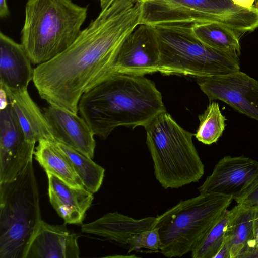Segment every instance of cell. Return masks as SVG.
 Wrapping results in <instances>:
<instances>
[{
	"label": "cell",
	"instance_id": "1",
	"mask_svg": "<svg viewBox=\"0 0 258 258\" xmlns=\"http://www.w3.org/2000/svg\"><path fill=\"white\" fill-rule=\"evenodd\" d=\"M140 1L118 14L101 10L70 46L34 68L40 97L77 114L82 95L112 75L119 49L140 24Z\"/></svg>",
	"mask_w": 258,
	"mask_h": 258
},
{
	"label": "cell",
	"instance_id": "2",
	"mask_svg": "<svg viewBox=\"0 0 258 258\" xmlns=\"http://www.w3.org/2000/svg\"><path fill=\"white\" fill-rule=\"evenodd\" d=\"M78 110L94 135L106 139L119 126L145 127L166 108L153 81L114 74L82 95Z\"/></svg>",
	"mask_w": 258,
	"mask_h": 258
},
{
	"label": "cell",
	"instance_id": "3",
	"mask_svg": "<svg viewBox=\"0 0 258 258\" xmlns=\"http://www.w3.org/2000/svg\"><path fill=\"white\" fill-rule=\"evenodd\" d=\"M87 15V8L72 0H28L21 41L32 63L48 61L70 46Z\"/></svg>",
	"mask_w": 258,
	"mask_h": 258
},
{
	"label": "cell",
	"instance_id": "4",
	"mask_svg": "<svg viewBox=\"0 0 258 258\" xmlns=\"http://www.w3.org/2000/svg\"><path fill=\"white\" fill-rule=\"evenodd\" d=\"M154 175L164 189L198 182L204 165L194 144V134L181 127L166 110L144 127Z\"/></svg>",
	"mask_w": 258,
	"mask_h": 258
},
{
	"label": "cell",
	"instance_id": "5",
	"mask_svg": "<svg viewBox=\"0 0 258 258\" xmlns=\"http://www.w3.org/2000/svg\"><path fill=\"white\" fill-rule=\"evenodd\" d=\"M159 42L158 72L197 79L240 71L239 55L211 48L200 41L189 25L154 26Z\"/></svg>",
	"mask_w": 258,
	"mask_h": 258
},
{
	"label": "cell",
	"instance_id": "6",
	"mask_svg": "<svg viewBox=\"0 0 258 258\" xmlns=\"http://www.w3.org/2000/svg\"><path fill=\"white\" fill-rule=\"evenodd\" d=\"M232 196L200 194L179 201L157 217L161 245L165 256L181 257L191 252L194 245L204 238L227 210Z\"/></svg>",
	"mask_w": 258,
	"mask_h": 258
},
{
	"label": "cell",
	"instance_id": "7",
	"mask_svg": "<svg viewBox=\"0 0 258 258\" xmlns=\"http://www.w3.org/2000/svg\"><path fill=\"white\" fill-rule=\"evenodd\" d=\"M140 24H195L213 23L240 37L258 28V8H245L231 0H140Z\"/></svg>",
	"mask_w": 258,
	"mask_h": 258
},
{
	"label": "cell",
	"instance_id": "8",
	"mask_svg": "<svg viewBox=\"0 0 258 258\" xmlns=\"http://www.w3.org/2000/svg\"><path fill=\"white\" fill-rule=\"evenodd\" d=\"M41 219L32 161L14 179L0 183V258H22Z\"/></svg>",
	"mask_w": 258,
	"mask_h": 258
},
{
	"label": "cell",
	"instance_id": "9",
	"mask_svg": "<svg viewBox=\"0 0 258 258\" xmlns=\"http://www.w3.org/2000/svg\"><path fill=\"white\" fill-rule=\"evenodd\" d=\"M0 98V183H3L14 179L32 161L35 144L26 139L2 87Z\"/></svg>",
	"mask_w": 258,
	"mask_h": 258
},
{
	"label": "cell",
	"instance_id": "10",
	"mask_svg": "<svg viewBox=\"0 0 258 258\" xmlns=\"http://www.w3.org/2000/svg\"><path fill=\"white\" fill-rule=\"evenodd\" d=\"M210 101L221 100L238 112L258 120V81L238 71L197 79Z\"/></svg>",
	"mask_w": 258,
	"mask_h": 258
},
{
	"label": "cell",
	"instance_id": "11",
	"mask_svg": "<svg viewBox=\"0 0 258 258\" xmlns=\"http://www.w3.org/2000/svg\"><path fill=\"white\" fill-rule=\"evenodd\" d=\"M159 60V45L155 27L141 24L120 47L112 74L145 76L158 72Z\"/></svg>",
	"mask_w": 258,
	"mask_h": 258
},
{
	"label": "cell",
	"instance_id": "12",
	"mask_svg": "<svg viewBox=\"0 0 258 258\" xmlns=\"http://www.w3.org/2000/svg\"><path fill=\"white\" fill-rule=\"evenodd\" d=\"M258 179V161L244 156H226L215 166L201 186L200 194L240 197Z\"/></svg>",
	"mask_w": 258,
	"mask_h": 258
},
{
	"label": "cell",
	"instance_id": "13",
	"mask_svg": "<svg viewBox=\"0 0 258 258\" xmlns=\"http://www.w3.org/2000/svg\"><path fill=\"white\" fill-rule=\"evenodd\" d=\"M54 141L61 142L92 159L96 142L94 133L84 119L53 104L43 108Z\"/></svg>",
	"mask_w": 258,
	"mask_h": 258
},
{
	"label": "cell",
	"instance_id": "14",
	"mask_svg": "<svg viewBox=\"0 0 258 258\" xmlns=\"http://www.w3.org/2000/svg\"><path fill=\"white\" fill-rule=\"evenodd\" d=\"M65 223L51 225L41 220L22 258H78L79 236Z\"/></svg>",
	"mask_w": 258,
	"mask_h": 258
},
{
	"label": "cell",
	"instance_id": "15",
	"mask_svg": "<svg viewBox=\"0 0 258 258\" xmlns=\"http://www.w3.org/2000/svg\"><path fill=\"white\" fill-rule=\"evenodd\" d=\"M22 44L0 32V84L11 91L27 90L34 69Z\"/></svg>",
	"mask_w": 258,
	"mask_h": 258
},
{
	"label": "cell",
	"instance_id": "16",
	"mask_svg": "<svg viewBox=\"0 0 258 258\" xmlns=\"http://www.w3.org/2000/svg\"><path fill=\"white\" fill-rule=\"evenodd\" d=\"M50 202L65 224H82L94 197L84 188L71 187L57 177L46 173Z\"/></svg>",
	"mask_w": 258,
	"mask_h": 258
},
{
	"label": "cell",
	"instance_id": "17",
	"mask_svg": "<svg viewBox=\"0 0 258 258\" xmlns=\"http://www.w3.org/2000/svg\"><path fill=\"white\" fill-rule=\"evenodd\" d=\"M157 217L140 219L119 213H108L92 222L83 224L81 231L94 234L127 245L128 238L133 235L155 228Z\"/></svg>",
	"mask_w": 258,
	"mask_h": 258
},
{
	"label": "cell",
	"instance_id": "18",
	"mask_svg": "<svg viewBox=\"0 0 258 258\" xmlns=\"http://www.w3.org/2000/svg\"><path fill=\"white\" fill-rule=\"evenodd\" d=\"M1 87L6 92L26 139L34 144L42 139L54 141L43 111L31 98L27 89L11 91L2 85Z\"/></svg>",
	"mask_w": 258,
	"mask_h": 258
},
{
	"label": "cell",
	"instance_id": "19",
	"mask_svg": "<svg viewBox=\"0 0 258 258\" xmlns=\"http://www.w3.org/2000/svg\"><path fill=\"white\" fill-rule=\"evenodd\" d=\"M34 156L46 173H51L71 187L84 188L69 159L54 141L40 140L34 150Z\"/></svg>",
	"mask_w": 258,
	"mask_h": 258
},
{
	"label": "cell",
	"instance_id": "20",
	"mask_svg": "<svg viewBox=\"0 0 258 258\" xmlns=\"http://www.w3.org/2000/svg\"><path fill=\"white\" fill-rule=\"evenodd\" d=\"M232 208L225 234L230 240V258H241L254 245L253 207L237 204Z\"/></svg>",
	"mask_w": 258,
	"mask_h": 258
},
{
	"label": "cell",
	"instance_id": "21",
	"mask_svg": "<svg viewBox=\"0 0 258 258\" xmlns=\"http://www.w3.org/2000/svg\"><path fill=\"white\" fill-rule=\"evenodd\" d=\"M54 142L69 159L84 187L93 194L98 191L103 182L105 169L78 151L61 142Z\"/></svg>",
	"mask_w": 258,
	"mask_h": 258
},
{
	"label": "cell",
	"instance_id": "22",
	"mask_svg": "<svg viewBox=\"0 0 258 258\" xmlns=\"http://www.w3.org/2000/svg\"><path fill=\"white\" fill-rule=\"evenodd\" d=\"M192 28L195 36L205 45L221 51H235L240 55L241 37L232 30L213 23L195 24Z\"/></svg>",
	"mask_w": 258,
	"mask_h": 258
},
{
	"label": "cell",
	"instance_id": "23",
	"mask_svg": "<svg viewBox=\"0 0 258 258\" xmlns=\"http://www.w3.org/2000/svg\"><path fill=\"white\" fill-rule=\"evenodd\" d=\"M198 118L200 123L194 134L197 139L206 145L216 143L225 129L226 120L220 111L218 103L210 102Z\"/></svg>",
	"mask_w": 258,
	"mask_h": 258
},
{
	"label": "cell",
	"instance_id": "24",
	"mask_svg": "<svg viewBox=\"0 0 258 258\" xmlns=\"http://www.w3.org/2000/svg\"><path fill=\"white\" fill-rule=\"evenodd\" d=\"M233 213L227 210L208 233L198 241L191 252L193 258H214L224 239L226 229Z\"/></svg>",
	"mask_w": 258,
	"mask_h": 258
},
{
	"label": "cell",
	"instance_id": "25",
	"mask_svg": "<svg viewBox=\"0 0 258 258\" xmlns=\"http://www.w3.org/2000/svg\"><path fill=\"white\" fill-rule=\"evenodd\" d=\"M161 241L157 228L147 230L131 236L127 242L129 253L145 248L154 252H160Z\"/></svg>",
	"mask_w": 258,
	"mask_h": 258
},
{
	"label": "cell",
	"instance_id": "26",
	"mask_svg": "<svg viewBox=\"0 0 258 258\" xmlns=\"http://www.w3.org/2000/svg\"><path fill=\"white\" fill-rule=\"evenodd\" d=\"M235 201L237 204L248 207L258 204V179L243 195Z\"/></svg>",
	"mask_w": 258,
	"mask_h": 258
},
{
	"label": "cell",
	"instance_id": "27",
	"mask_svg": "<svg viewBox=\"0 0 258 258\" xmlns=\"http://www.w3.org/2000/svg\"><path fill=\"white\" fill-rule=\"evenodd\" d=\"M139 1L112 0L107 9H109L112 12L115 14H118L132 7Z\"/></svg>",
	"mask_w": 258,
	"mask_h": 258
},
{
	"label": "cell",
	"instance_id": "28",
	"mask_svg": "<svg viewBox=\"0 0 258 258\" xmlns=\"http://www.w3.org/2000/svg\"><path fill=\"white\" fill-rule=\"evenodd\" d=\"M230 240L226 234L223 244L214 258H230Z\"/></svg>",
	"mask_w": 258,
	"mask_h": 258
},
{
	"label": "cell",
	"instance_id": "29",
	"mask_svg": "<svg viewBox=\"0 0 258 258\" xmlns=\"http://www.w3.org/2000/svg\"><path fill=\"white\" fill-rule=\"evenodd\" d=\"M253 207V218L255 238L258 237V204Z\"/></svg>",
	"mask_w": 258,
	"mask_h": 258
},
{
	"label": "cell",
	"instance_id": "30",
	"mask_svg": "<svg viewBox=\"0 0 258 258\" xmlns=\"http://www.w3.org/2000/svg\"><path fill=\"white\" fill-rule=\"evenodd\" d=\"M10 15V11L6 0H0V17L5 18Z\"/></svg>",
	"mask_w": 258,
	"mask_h": 258
},
{
	"label": "cell",
	"instance_id": "31",
	"mask_svg": "<svg viewBox=\"0 0 258 258\" xmlns=\"http://www.w3.org/2000/svg\"><path fill=\"white\" fill-rule=\"evenodd\" d=\"M235 4L245 8L253 7L255 0H231Z\"/></svg>",
	"mask_w": 258,
	"mask_h": 258
},
{
	"label": "cell",
	"instance_id": "32",
	"mask_svg": "<svg viewBox=\"0 0 258 258\" xmlns=\"http://www.w3.org/2000/svg\"><path fill=\"white\" fill-rule=\"evenodd\" d=\"M112 0H99L100 2V6L101 10H104L107 9Z\"/></svg>",
	"mask_w": 258,
	"mask_h": 258
},
{
	"label": "cell",
	"instance_id": "33",
	"mask_svg": "<svg viewBox=\"0 0 258 258\" xmlns=\"http://www.w3.org/2000/svg\"><path fill=\"white\" fill-rule=\"evenodd\" d=\"M255 6L258 8V0L256 1Z\"/></svg>",
	"mask_w": 258,
	"mask_h": 258
}]
</instances>
